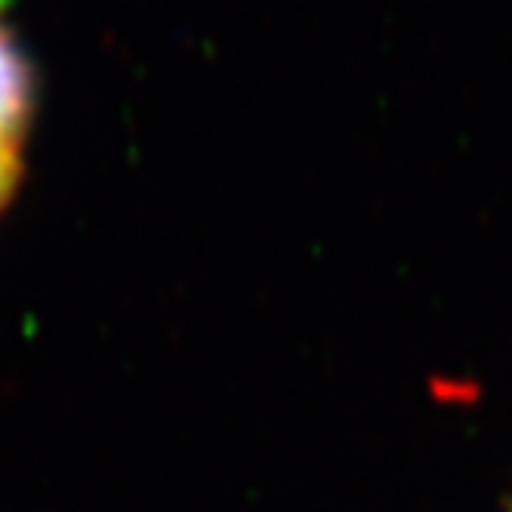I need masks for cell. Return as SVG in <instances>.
<instances>
[{"mask_svg":"<svg viewBox=\"0 0 512 512\" xmlns=\"http://www.w3.org/2000/svg\"><path fill=\"white\" fill-rule=\"evenodd\" d=\"M7 4H10V0H0V10H4V7H7Z\"/></svg>","mask_w":512,"mask_h":512,"instance_id":"3","label":"cell"},{"mask_svg":"<svg viewBox=\"0 0 512 512\" xmlns=\"http://www.w3.org/2000/svg\"><path fill=\"white\" fill-rule=\"evenodd\" d=\"M34 96H38L34 68L13 31L0 22V145L10 149L19 145L34 115Z\"/></svg>","mask_w":512,"mask_h":512,"instance_id":"1","label":"cell"},{"mask_svg":"<svg viewBox=\"0 0 512 512\" xmlns=\"http://www.w3.org/2000/svg\"><path fill=\"white\" fill-rule=\"evenodd\" d=\"M19 186V149L0 145V210H4Z\"/></svg>","mask_w":512,"mask_h":512,"instance_id":"2","label":"cell"}]
</instances>
